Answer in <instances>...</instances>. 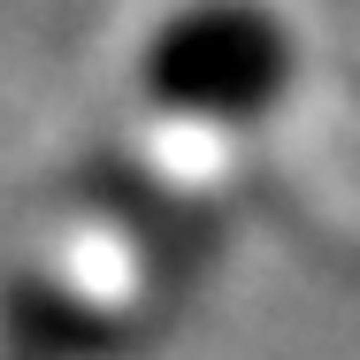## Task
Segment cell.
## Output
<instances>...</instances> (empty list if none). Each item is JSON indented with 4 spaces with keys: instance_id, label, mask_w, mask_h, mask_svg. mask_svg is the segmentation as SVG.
I'll use <instances>...</instances> for the list:
<instances>
[{
    "instance_id": "1",
    "label": "cell",
    "mask_w": 360,
    "mask_h": 360,
    "mask_svg": "<svg viewBox=\"0 0 360 360\" xmlns=\"http://www.w3.org/2000/svg\"><path fill=\"white\" fill-rule=\"evenodd\" d=\"M299 46L269 0H184L161 15V31L139 54V84L161 115L184 123H261L291 92Z\"/></svg>"
},
{
    "instance_id": "2",
    "label": "cell",
    "mask_w": 360,
    "mask_h": 360,
    "mask_svg": "<svg viewBox=\"0 0 360 360\" xmlns=\"http://www.w3.org/2000/svg\"><path fill=\"white\" fill-rule=\"evenodd\" d=\"M8 360H23V353H8Z\"/></svg>"
}]
</instances>
